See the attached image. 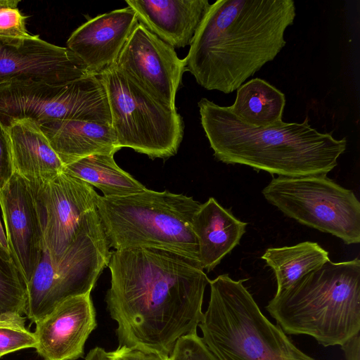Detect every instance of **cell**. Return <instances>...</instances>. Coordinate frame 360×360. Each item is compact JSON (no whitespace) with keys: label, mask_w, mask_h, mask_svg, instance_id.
<instances>
[{"label":"cell","mask_w":360,"mask_h":360,"mask_svg":"<svg viewBox=\"0 0 360 360\" xmlns=\"http://www.w3.org/2000/svg\"><path fill=\"white\" fill-rule=\"evenodd\" d=\"M107 309L119 346L169 356L177 340L197 333L210 280L199 261L163 248L110 252Z\"/></svg>","instance_id":"1"},{"label":"cell","mask_w":360,"mask_h":360,"mask_svg":"<svg viewBox=\"0 0 360 360\" xmlns=\"http://www.w3.org/2000/svg\"><path fill=\"white\" fill-rule=\"evenodd\" d=\"M295 15L292 0L216 1L190 44L186 72L207 90H237L281 51Z\"/></svg>","instance_id":"2"},{"label":"cell","mask_w":360,"mask_h":360,"mask_svg":"<svg viewBox=\"0 0 360 360\" xmlns=\"http://www.w3.org/2000/svg\"><path fill=\"white\" fill-rule=\"evenodd\" d=\"M202 129L214 157L278 176H326L345 151V138L321 133L304 122L283 120L257 127L241 121L229 106L206 98L198 103Z\"/></svg>","instance_id":"3"},{"label":"cell","mask_w":360,"mask_h":360,"mask_svg":"<svg viewBox=\"0 0 360 360\" xmlns=\"http://www.w3.org/2000/svg\"><path fill=\"white\" fill-rule=\"evenodd\" d=\"M266 309L285 333L342 345L360 330L359 259L328 260L276 293Z\"/></svg>","instance_id":"4"},{"label":"cell","mask_w":360,"mask_h":360,"mask_svg":"<svg viewBox=\"0 0 360 360\" xmlns=\"http://www.w3.org/2000/svg\"><path fill=\"white\" fill-rule=\"evenodd\" d=\"M245 281L226 274L209 282L210 301L198 326L210 351L219 360H315L262 314Z\"/></svg>","instance_id":"5"},{"label":"cell","mask_w":360,"mask_h":360,"mask_svg":"<svg viewBox=\"0 0 360 360\" xmlns=\"http://www.w3.org/2000/svg\"><path fill=\"white\" fill-rule=\"evenodd\" d=\"M96 206L110 248H163L198 261L192 221L200 203L193 197L146 188L120 197L98 195Z\"/></svg>","instance_id":"6"},{"label":"cell","mask_w":360,"mask_h":360,"mask_svg":"<svg viewBox=\"0 0 360 360\" xmlns=\"http://www.w3.org/2000/svg\"><path fill=\"white\" fill-rule=\"evenodd\" d=\"M110 252L96 209L60 259H54L43 250L35 271L26 283L24 314L36 323L64 300L90 293L108 266Z\"/></svg>","instance_id":"7"},{"label":"cell","mask_w":360,"mask_h":360,"mask_svg":"<svg viewBox=\"0 0 360 360\" xmlns=\"http://www.w3.org/2000/svg\"><path fill=\"white\" fill-rule=\"evenodd\" d=\"M98 77L106 92L120 148H130L153 159L176 154L184 135L176 108L155 100L115 65Z\"/></svg>","instance_id":"8"},{"label":"cell","mask_w":360,"mask_h":360,"mask_svg":"<svg viewBox=\"0 0 360 360\" xmlns=\"http://www.w3.org/2000/svg\"><path fill=\"white\" fill-rule=\"evenodd\" d=\"M30 119L37 124L82 120L111 124L104 86L97 75L62 84L34 80L0 83V121Z\"/></svg>","instance_id":"9"},{"label":"cell","mask_w":360,"mask_h":360,"mask_svg":"<svg viewBox=\"0 0 360 360\" xmlns=\"http://www.w3.org/2000/svg\"><path fill=\"white\" fill-rule=\"evenodd\" d=\"M264 198L299 223L333 235L347 245L360 242V202L354 193L326 176L273 178Z\"/></svg>","instance_id":"10"},{"label":"cell","mask_w":360,"mask_h":360,"mask_svg":"<svg viewBox=\"0 0 360 360\" xmlns=\"http://www.w3.org/2000/svg\"><path fill=\"white\" fill-rule=\"evenodd\" d=\"M31 186L41 224L43 250L58 260L96 208L98 194L89 184L64 172L42 186Z\"/></svg>","instance_id":"11"},{"label":"cell","mask_w":360,"mask_h":360,"mask_svg":"<svg viewBox=\"0 0 360 360\" xmlns=\"http://www.w3.org/2000/svg\"><path fill=\"white\" fill-rule=\"evenodd\" d=\"M115 65L162 104L176 108L175 98L185 60L174 49L139 22Z\"/></svg>","instance_id":"12"},{"label":"cell","mask_w":360,"mask_h":360,"mask_svg":"<svg viewBox=\"0 0 360 360\" xmlns=\"http://www.w3.org/2000/svg\"><path fill=\"white\" fill-rule=\"evenodd\" d=\"M89 75L82 61L67 47L39 35L0 37V83L30 79L62 84Z\"/></svg>","instance_id":"13"},{"label":"cell","mask_w":360,"mask_h":360,"mask_svg":"<svg viewBox=\"0 0 360 360\" xmlns=\"http://www.w3.org/2000/svg\"><path fill=\"white\" fill-rule=\"evenodd\" d=\"M0 207L8 250L27 283L43 251L41 224L30 184L13 173L0 188Z\"/></svg>","instance_id":"14"},{"label":"cell","mask_w":360,"mask_h":360,"mask_svg":"<svg viewBox=\"0 0 360 360\" xmlns=\"http://www.w3.org/2000/svg\"><path fill=\"white\" fill-rule=\"evenodd\" d=\"M36 350L44 360H76L96 328V311L90 293L70 297L36 323Z\"/></svg>","instance_id":"15"},{"label":"cell","mask_w":360,"mask_h":360,"mask_svg":"<svg viewBox=\"0 0 360 360\" xmlns=\"http://www.w3.org/2000/svg\"><path fill=\"white\" fill-rule=\"evenodd\" d=\"M129 6L90 18L68 38L67 48L77 56L91 75H98L116 64L129 36L138 25Z\"/></svg>","instance_id":"16"},{"label":"cell","mask_w":360,"mask_h":360,"mask_svg":"<svg viewBox=\"0 0 360 360\" xmlns=\"http://www.w3.org/2000/svg\"><path fill=\"white\" fill-rule=\"evenodd\" d=\"M139 22L170 46L190 45L210 4L207 0H126Z\"/></svg>","instance_id":"17"},{"label":"cell","mask_w":360,"mask_h":360,"mask_svg":"<svg viewBox=\"0 0 360 360\" xmlns=\"http://www.w3.org/2000/svg\"><path fill=\"white\" fill-rule=\"evenodd\" d=\"M6 127L14 173L32 186H40L63 172L64 165L36 122L13 120Z\"/></svg>","instance_id":"18"},{"label":"cell","mask_w":360,"mask_h":360,"mask_svg":"<svg viewBox=\"0 0 360 360\" xmlns=\"http://www.w3.org/2000/svg\"><path fill=\"white\" fill-rule=\"evenodd\" d=\"M64 165L94 154L118 151L111 124L82 120H56L38 124Z\"/></svg>","instance_id":"19"},{"label":"cell","mask_w":360,"mask_h":360,"mask_svg":"<svg viewBox=\"0 0 360 360\" xmlns=\"http://www.w3.org/2000/svg\"><path fill=\"white\" fill-rule=\"evenodd\" d=\"M247 225L214 198L200 204L193 217L192 226L202 268L207 271L213 270L239 244Z\"/></svg>","instance_id":"20"},{"label":"cell","mask_w":360,"mask_h":360,"mask_svg":"<svg viewBox=\"0 0 360 360\" xmlns=\"http://www.w3.org/2000/svg\"><path fill=\"white\" fill-rule=\"evenodd\" d=\"M112 154H94L64 165L63 172L101 191L105 197L141 192L145 186L121 169Z\"/></svg>","instance_id":"21"},{"label":"cell","mask_w":360,"mask_h":360,"mask_svg":"<svg viewBox=\"0 0 360 360\" xmlns=\"http://www.w3.org/2000/svg\"><path fill=\"white\" fill-rule=\"evenodd\" d=\"M285 94L268 82L252 79L238 89L231 111L243 122L262 127L282 120Z\"/></svg>","instance_id":"22"},{"label":"cell","mask_w":360,"mask_h":360,"mask_svg":"<svg viewBox=\"0 0 360 360\" xmlns=\"http://www.w3.org/2000/svg\"><path fill=\"white\" fill-rule=\"evenodd\" d=\"M261 258L274 271L277 281L276 293L288 289L302 276L330 260L328 251L311 241L268 248Z\"/></svg>","instance_id":"23"},{"label":"cell","mask_w":360,"mask_h":360,"mask_svg":"<svg viewBox=\"0 0 360 360\" xmlns=\"http://www.w3.org/2000/svg\"><path fill=\"white\" fill-rule=\"evenodd\" d=\"M26 283L8 249L0 245V315L25 313Z\"/></svg>","instance_id":"24"},{"label":"cell","mask_w":360,"mask_h":360,"mask_svg":"<svg viewBox=\"0 0 360 360\" xmlns=\"http://www.w3.org/2000/svg\"><path fill=\"white\" fill-rule=\"evenodd\" d=\"M25 320L18 312L0 315V358L22 349L36 348L35 335L26 328Z\"/></svg>","instance_id":"25"},{"label":"cell","mask_w":360,"mask_h":360,"mask_svg":"<svg viewBox=\"0 0 360 360\" xmlns=\"http://www.w3.org/2000/svg\"><path fill=\"white\" fill-rule=\"evenodd\" d=\"M19 0H0V37L28 38L26 19L18 9Z\"/></svg>","instance_id":"26"},{"label":"cell","mask_w":360,"mask_h":360,"mask_svg":"<svg viewBox=\"0 0 360 360\" xmlns=\"http://www.w3.org/2000/svg\"><path fill=\"white\" fill-rule=\"evenodd\" d=\"M169 360H219L197 333L185 335L177 340Z\"/></svg>","instance_id":"27"},{"label":"cell","mask_w":360,"mask_h":360,"mask_svg":"<svg viewBox=\"0 0 360 360\" xmlns=\"http://www.w3.org/2000/svg\"><path fill=\"white\" fill-rule=\"evenodd\" d=\"M11 140L7 127L0 121V188L13 174Z\"/></svg>","instance_id":"28"},{"label":"cell","mask_w":360,"mask_h":360,"mask_svg":"<svg viewBox=\"0 0 360 360\" xmlns=\"http://www.w3.org/2000/svg\"><path fill=\"white\" fill-rule=\"evenodd\" d=\"M108 354L109 360H169V356L126 346H119Z\"/></svg>","instance_id":"29"},{"label":"cell","mask_w":360,"mask_h":360,"mask_svg":"<svg viewBox=\"0 0 360 360\" xmlns=\"http://www.w3.org/2000/svg\"><path fill=\"white\" fill-rule=\"evenodd\" d=\"M346 360H360V337L356 334L341 345Z\"/></svg>","instance_id":"30"},{"label":"cell","mask_w":360,"mask_h":360,"mask_svg":"<svg viewBox=\"0 0 360 360\" xmlns=\"http://www.w3.org/2000/svg\"><path fill=\"white\" fill-rule=\"evenodd\" d=\"M85 360H109V354L104 349L96 347L89 352Z\"/></svg>","instance_id":"31"},{"label":"cell","mask_w":360,"mask_h":360,"mask_svg":"<svg viewBox=\"0 0 360 360\" xmlns=\"http://www.w3.org/2000/svg\"><path fill=\"white\" fill-rule=\"evenodd\" d=\"M0 245L6 249H8V245L6 242V237L5 232L3 229L1 221H0Z\"/></svg>","instance_id":"32"}]
</instances>
